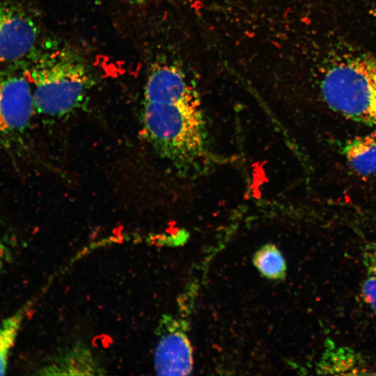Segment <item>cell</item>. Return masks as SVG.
Returning <instances> with one entry per match:
<instances>
[{
	"instance_id": "1",
	"label": "cell",
	"mask_w": 376,
	"mask_h": 376,
	"mask_svg": "<svg viewBox=\"0 0 376 376\" xmlns=\"http://www.w3.org/2000/svg\"><path fill=\"white\" fill-rule=\"evenodd\" d=\"M34 107L58 116L79 107L93 84L86 61L73 49L58 46L45 51L28 72Z\"/></svg>"
},
{
	"instance_id": "2",
	"label": "cell",
	"mask_w": 376,
	"mask_h": 376,
	"mask_svg": "<svg viewBox=\"0 0 376 376\" xmlns=\"http://www.w3.org/2000/svg\"><path fill=\"white\" fill-rule=\"evenodd\" d=\"M143 130L163 157L180 166L206 158L207 133L200 104L144 102Z\"/></svg>"
},
{
	"instance_id": "3",
	"label": "cell",
	"mask_w": 376,
	"mask_h": 376,
	"mask_svg": "<svg viewBox=\"0 0 376 376\" xmlns=\"http://www.w3.org/2000/svg\"><path fill=\"white\" fill-rule=\"evenodd\" d=\"M327 104L353 121L376 130V58L345 56L327 68L321 81Z\"/></svg>"
},
{
	"instance_id": "4",
	"label": "cell",
	"mask_w": 376,
	"mask_h": 376,
	"mask_svg": "<svg viewBox=\"0 0 376 376\" xmlns=\"http://www.w3.org/2000/svg\"><path fill=\"white\" fill-rule=\"evenodd\" d=\"M185 325L169 315H164L156 329L158 341L154 354L158 375H186L193 368V351Z\"/></svg>"
},
{
	"instance_id": "5",
	"label": "cell",
	"mask_w": 376,
	"mask_h": 376,
	"mask_svg": "<svg viewBox=\"0 0 376 376\" xmlns=\"http://www.w3.org/2000/svg\"><path fill=\"white\" fill-rule=\"evenodd\" d=\"M30 86L23 77L0 75V134H15L26 128L35 109Z\"/></svg>"
},
{
	"instance_id": "6",
	"label": "cell",
	"mask_w": 376,
	"mask_h": 376,
	"mask_svg": "<svg viewBox=\"0 0 376 376\" xmlns=\"http://www.w3.org/2000/svg\"><path fill=\"white\" fill-rule=\"evenodd\" d=\"M144 102L200 104L197 92L176 66L163 64L150 72L144 90Z\"/></svg>"
},
{
	"instance_id": "7",
	"label": "cell",
	"mask_w": 376,
	"mask_h": 376,
	"mask_svg": "<svg viewBox=\"0 0 376 376\" xmlns=\"http://www.w3.org/2000/svg\"><path fill=\"white\" fill-rule=\"evenodd\" d=\"M38 30L24 14L0 9V63L25 56L34 47Z\"/></svg>"
},
{
	"instance_id": "8",
	"label": "cell",
	"mask_w": 376,
	"mask_h": 376,
	"mask_svg": "<svg viewBox=\"0 0 376 376\" xmlns=\"http://www.w3.org/2000/svg\"><path fill=\"white\" fill-rule=\"evenodd\" d=\"M44 375H102L105 369L91 349L75 341L60 349L38 370Z\"/></svg>"
},
{
	"instance_id": "9",
	"label": "cell",
	"mask_w": 376,
	"mask_h": 376,
	"mask_svg": "<svg viewBox=\"0 0 376 376\" xmlns=\"http://www.w3.org/2000/svg\"><path fill=\"white\" fill-rule=\"evenodd\" d=\"M319 373L331 375H375L376 369L366 357L348 347L330 343L318 365Z\"/></svg>"
},
{
	"instance_id": "10",
	"label": "cell",
	"mask_w": 376,
	"mask_h": 376,
	"mask_svg": "<svg viewBox=\"0 0 376 376\" xmlns=\"http://www.w3.org/2000/svg\"><path fill=\"white\" fill-rule=\"evenodd\" d=\"M342 153L349 166L363 176L376 175V137L371 135L357 136L347 140Z\"/></svg>"
},
{
	"instance_id": "11",
	"label": "cell",
	"mask_w": 376,
	"mask_h": 376,
	"mask_svg": "<svg viewBox=\"0 0 376 376\" xmlns=\"http://www.w3.org/2000/svg\"><path fill=\"white\" fill-rule=\"evenodd\" d=\"M29 309V304L24 306L4 319L0 325V375L7 371L10 354Z\"/></svg>"
},
{
	"instance_id": "12",
	"label": "cell",
	"mask_w": 376,
	"mask_h": 376,
	"mask_svg": "<svg viewBox=\"0 0 376 376\" xmlns=\"http://www.w3.org/2000/svg\"><path fill=\"white\" fill-rule=\"evenodd\" d=\"M253 264L268 279H281L285 276V261L281 251L273 244L260 248L253 256Z\"/></svg>"
},
{
	"instance_id": "13",
	"label": "cell",
	"mask_w": 376,
	"mask_h": 376,
	"mask_svg": "<svg viewBox=\"0 0 376 376\" xmlns=\"http://www.w3.org/2000/svg\"><path fill=\"white\" fill-rule=\"evenodd\" d=\"M361 292L364 302L376 313V276L367 274L361 283Z\"/></svg>"
},
{
	"instance_id": "14",
	"label": "cell",
	"mask_w": 376,
	"mask_h": 376,
	"mask_svg": "<svg viewBox=\"0 0 376 376\" xmlns=\"http://www.w3.org/2000/svg\"><path fill=\"white\" fill-rule=\"evenodd\" d=\"M362 260L368 275L376 276V242L365 244Z\"/></svg>"
},
{
	"instance_id": "15",
	"label": "cell",
	"mask_w": 376,
	"mask_h": 376,
	"mask_svg": "<svg viewBox=\"0 0 376 376\" xmlns=\"http://www.w3.org/2000/svg\"><path fill=\"white\" fill-rule=\"evenodd\" d=\"M9 259V249L0 236V273L8 262Z\"/></svg>"
},
{
	"instance_id": "16",
	"label": "cell",
	"mask_w": 376,
	"mask_h": 376,
	"mask_svg": "<svg viewBox=\"0 0 376 376\" xmlns=\"http://www.w3.org/2000/svg\"><path fill=\"white\" fill-rule=\"evenodd\" d=\"M124 1L132 2V3H141V2H144L148 0H124Z\"/></svg>"
}]
</instances>
